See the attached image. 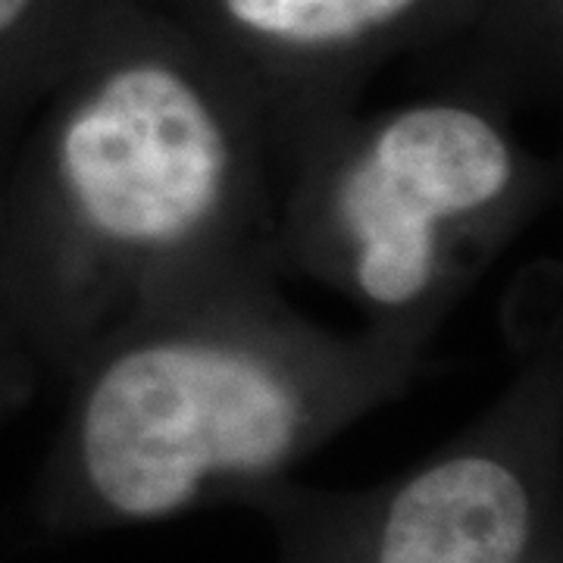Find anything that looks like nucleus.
Returning <instances> with one entry per match:
<instances>
[{
    "mask_svg": "<svg viewBox=\"0 0 563 563\" xmlns=\"http://www.w3.org/2000/svg\"><path fill=\"white\" fill-rule=\"evenodd\" d=\"M432 339L307 320L279 273L222 282L132 322L69 376L73 457L91 498L157 520L217 479H261L354 407L401 391Z\"/></svg>",
    "mask_w": 563,
    "mask_h": 563,
    "instance_id": "nucleus-2",
    "label": "nucleus"
},
{
    "mask_svg": "<svg viewBox=\"0 0 563 563\" xmlns=\"http://www.w3.org/2000/svg\"><path fill=\"white\" fill-rule=\"evenodd\" d=\"M426 0H220L235 44L213 47L261 103L285 176L361 113L376 44Z\"/></svg>",
    "mask_w": 563,
    "mask_h": 563,
    "instance_id": "nucleus-4",
    "label": "nucleus"
},
{
    "mask_svg": "<svg viewBox=\"0 0 563 563\" xmlns=\"http://www.w3.org/2000/svg\"><path fill=\"white\" fill-rule=\"evenodd\" d=\"M279 198L261 103L213 47L69 38L16 129L7 285L29 361L73 376L132 322L279 273Z\"/></svg>",
    "mask_w": 563,
    "mask_h": 563,
    "instance_id": "nucleus-1",
    "label": "nucleus"
},
{
    "mask_svg": "<svg viewBox=\"0 0 563 563\" xmlns=\"http://www.w3.org/2000/svg\"><path fill=\"white\" fill-rule=\"evenodd\" d=\"M561 191L510 110L473 95L354 113L285 176L276 266L363 322L435 339L485 266Z\"/></svg>",
    "mask_w": 563,
    "mask_h": 563,
    "instance_id": "nucleus-3",
    "label": "nucleus"
},
{
    "mask_svg": "<svg viewBox=\"0 0 563 563\" xmlns=\"http://www.w3.org/2000/svg\"><path fill=\"white\" fill-rule=\"evenodd\" d=\"M38 0H0V41H10L29 25Z\"/></svg>",
    "mask_w": 563,
    "mask_h": 563,
    "instance_id": "nucleus-6",
    "label": "nucleus"
},
{
    "mask_svg": "<svg viewBox=\"0 0 563 563\" xmlns=\"http://www.w3.org/2000/svg\"><path fill=\"white\" fill-rule=\"evenodd\" d=\"M536 520L520 461L498 448L454 451L388 498L373 563H523Z\"/></svg>",
    "mask_w": 563,
    "mask_h": 563,
    "instance_id": "nucleus-5",
    "label": "nucleus"
}]
</instances>
